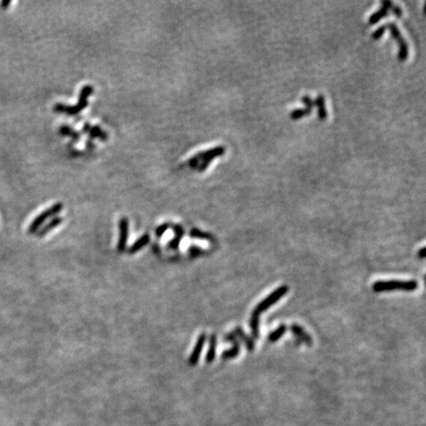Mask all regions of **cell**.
Here are the masks:
<instances>
[{"mask_svg": "<svg viewBox=\"0 0 426 426\" xmlns=\"http://www.w3.org/2000/svg\"><path fill=\"white\" fill-rule=\"evenodd\" d=\"M94 88L92 85H84L80 91L77 104L75 106H69L62 103H57L54 106V112L57 114H63L66 115H75L81 113L88 107V99L93 94Z\"/></svg>", "mask_w": 426, "mask_h": 426, "instance_id": "6da1fadb", "label": "cell"}, {"mask_svg": "<svg viewBox=\"0 0 426 426\" xmlns=\"http://www.w3.org/2000/svg\"><path fill=\"white\" fill-rule=\"evenodd\" d=\"M224 153H225L224 146H216L214 148H210L208 150L199 152L188 161V165L194 170H198L199 172H204L208 168V165L216 157L222 156Z\"/></svg>", "mask_w": 426, "mask_h": 426, "instance_id": "7a4b0ae2", "label": "cell"}, {"mask_svg": "<svg viewBox=\"0 0 426 426\" xmlns=\"http://www.w3.org/2000/svg\"><path fill=\"white\" fill-rule=\"evenodd\" d=\"M415 289H417V282L414 280L377 281L373 285V290L375 292H384V291H393V290L413 291Z\"/></svg>", "mask_w": 426, "mask_h": 426, "instance_id": "3957f363", "label": "cell"}, {"mask_svg": "<svg viewBox=\"0 0 426 426\" xmlns=\"http://www.w3.org/2000/svg\"><path fill=\"white\" fill-rule=\"evenodd\" d=\"M62 209H63V204L61 202H57V203H55L54 205H52L50 208H48L45 211H43L30 224V226L28 228V233L29 234H35V233H37L41 229V226L48 219H50V218H52L54 216H57Z\"/></svg>", "mask_w": 426, "mask_h": 426, "instance_id": "277c9868", "label": "cell"}, {"mask_svg": "<svg viewBox=\"0 0 426 426\" xmlns=\"http://www.w3.org/2000/svg\"><path fill=\"white\" fill-rule=\"evenodd\" d=\"M288 289L289 288H288L287 285L280 286L279 288H277L276 290H274L269 296H267L264 300H262L259 304H257V306L256 307V309L252 313L259 316L261 313H263L264 311H266L273 304H275L276 302H278L280 298H282L284 295H285L288 292Z\"/></svg>", "mask_w": 426, "mask_h": 426, "instance_id": "5b68a950", "label": "cell"}, {"mask_svg": "<svg viewBox=\"0 0 426 426\" xmlns=\"http://www.w3.org/2000/svg\"><path fill=\"white\" fill-rule=\"evenodd\" d=\"M387 28L390 29L392 37L396 40V42L398 45V48H399V50H398V59L400 61L405 60L407 58V57H408V48H407L406 42L404 41L403 37L401 36V34L399 32L398 26L395 23H390L387 26Z\"/></svg>", "mask_w": 426, "mask_h": 426, "instance_id": "8992f818", "label": "cell"}, {"mask_svg": "<svg viewBox=\"0 0 426 426\" xmlns=\"http://www.w3.org/2000/svg\"><path fill=\"white\" fill-rule=\"evenodd\" d=\"M118 228H119V237L117 241L116 250L118 253H123L126 249V244L128 240V233H129V222L126 217H122L118 222Z\"/></svg>", "mask_w": 426, "mask_h": 426, "instance_id": "52a82bcc", "label": "cell"}, {"mask_svg": "<svg viewBox=\"0 0 426 426\" xmlns=\"http://www.w3.org/2000/svg\"><path fill=\"white\" fill-rule=\"evenodd\" d=\"M82 130H83L84 133L88 134L91 138H97V139H100V140H103V141H106L109 138L108 132L106 130H104L98 124L92 125L89 122H85L84 125H83Z\"/></svg>", "mask_w": 426, "mask_h": 426, "instance_id": "ba28073f", "label": "cell"}, {"mask_svg": "<svg viewBox=\"0 0 426 426\" xmlns=\"http://www.w3.org/2000/svg\"><path fill=\"white\" fill-rule=\"evenodd\" d=\"M205 341H206V334H205V333H202V334L199 335V337L198 338V341H197V342H196V345H195V347H194V350H193V352H192V355H191L190 358H189V365H190V366L194 367V366H196V365L198 364V362H199V357H200V354H201V351H202V349H203V346H204Z\"/></svg>", "mask_w": 426, "mask_h": 426, "instance_id": "9c48e42d", "label": "cell"}, {"mask_svg": "<svg viewBox=\"0 0 426 426\" xmlns=\"http://www.w3.org/2000/svg\"><path fill=\"white\" fill-rule=\"evenodd\" d=\"M382 8L380 9V10H378L377 12H375L370 18H369V21H368V23L370 24V25H374V24H376L378 21H380L381 19H383L384 17H386L387 15H388V13H389V10L392 8V6H393V3L391 2V1H389V0H384V1H382Z\"/></svg>", "mask_w": 426, "mask_h": 426, "instance_id": "30bf717a", "label": "cell"}, {"mask_svg": "<svg viewBox=\"0 0 426 426\" xmlns=\"http://www.w3.org/2000/svg\"><path fill=\"white\" fill-rule=\"evenodd\" d=\"M171 227L173 228V232L175 233V237L168 243V249L177 250L180 246V242L184 238L185 229L183 228V226H181L179 224H174V225L172 224Z\"/></svg>", "mask_w": 426, "mask_h": 426, "instance_id": "8fae6325", "label": "cell"}, {"mask_svg": "<svg viewBox=\"0 0 426 426\" xmlns=\"http://www.w3.org/2000/svg\"><path fill=\"white\" fill-rule=\"evenodd\" d=\"M290 329H291L292 334L296 337V339H297L300 342H304V343H306V344H308V345H311V344H312L313 341H312L311 336H310L309 334H307L306 331H305L301 326H299V325H297V324H293V325L291 326Z\"/></svg>", "mask_w": 426, "mask_h": 426, "instance_id": "7c38bea8", "label": "cell"}, {"mask_svg": "<svg viewBox=\"0 0 426 426\" xmlns=\"http://www.w3.org/2000/svg\"><path fill=\"white\" fill-rule=\"evenodd\" d=\"M62 221H63V219H62L61 217H59V216H55L51 221L48 222V224H46L43 228H41V229L37 232L38 237H39V238H43V237H45V236H46L47 234H49L52 230H54V229H56L57 227H58V226L62 223Z\"/></svg>", "mask_w": 426, "mask_h": 426, "instance_id": "4fadbf2b", "label": "cell"}, {"mask_svg": "<svg viewBox=\"0 0 426 426\" xmlns=\"http://www.w3.org/2000/svg\"><path fill=\"white\" fill-rule=\"evenodd\" d=\"M149 241H150V237H149L148 234L142 235L141 237H139V238L136 240V242H134V243L130 246V248H129L128 251H127L128 254H129V255H133V254L137 253V252L140 251L142 248H144V247L149 243Z\"/></svg>", "mask_w": 426, "mask_h": 426, "instance_id": "5bb4252c", "label": "cell"}, {"mask_svg": "<svg viewBox=\"0 0 426 426\" xmlns=\"http://www.w3.org/2000/svg\"><path fill=\"white\" fill-rule=\"evenodd\" d=\"M59 134L65 137H69L74 142H77L81 139V134L67 124H62L59 127Z\"/></svg>", "mask_w": 426, "mask_h": 426, "instance_id": "9a60e30c", "label": "cell"}, {"mask_svg": "<svg viewBox=\"0 0 426 426\" xmlns=\"http://www.w3.org/2000/svg\"><path fill=\"white\" fill-rule=\"evenodd\" d=\"M233 334L235 335V337H238L239 339L242 340V341L245 343V345H246V347H247V349H248L249 351H253V350L255 349L254 340L251 339L250 337H248V336L245 334V332L243 331L242 328L237 327V328L234 330V333H233Z\"/></svg>", "mask_w": 426, "mask_h": 426, "instance_id": "2e32d148", "label": "cell"}, {"mask_svg": "<svg viewBox=\"0 0 426 426\" xmlns=\"http://www.w3.org/2000/svg\"><path fill=\"white\" fill-rule=\"evenodd\" d=\"M216 346H217V337L216 335H211L209 339V348L205 356L206 363H211L215 359L216 356Z\"/></svg>", "mask_w": 426, "mask_h": 426, "instance_id": "e0dca14e", "label": "cell"}, {"mask_svg": "<svg viewBox=\"0 0 426 426\" xmlns=\"http://www.w3.org/2000/svg\"><path fill=\"white\" fill-rule=\"evenodd\" d=\"M250 329L254 339H258L259 337V316L253 314L250 319Z\"/></svg>", "mask_w": 426, "mask_h": 426, "instance_id": "ac0fdd59", "label": "cell"}, {"mask_svg": "<svg viewBox=\"0 0 426 426\" xmlns=\"http://www.w3.org/2000/svg\"><path fill=\"white\" fill-rule=\"evenodd\" d=\"M190 235H191V237L194 238V239L206 240V241H210V242H214V241H215L214 237H213L211 234L206 233V232H202L201 230L197 229V228H193V229L190 231Z\"/></svg>", "mask_w": 426, "mask_h": 426, "instance_id": "d6986e66", "label": "cell"}, {"mask_svg": "<svg viewBox=\"0 0 426 426\" xmlns=\"http://www.w3.org/2000/svg\"><path fill=\"white\" fill-rule=\"evenodd\" d=\"M239 353H240V343H239V341L236 340V341L233 342V347H232L231 349H228V350L223 351L221 357H222L223 359H226V360H227V359H232V358L237 357V356L239 355Z\"/></svg>", "mask_w": 426, "mask_h": 426, "instance_id": "ffe728a7", "label": "cell"}, {"mask_svg": "<svg viewBox=\"0 0 426 426\" xmlns=\"http://www.w3.org/2000/svg\"><path fill=\"white\" fill-rule=\"evenodd\" d=\"M314 105H316L318 107L319 110V117L321 120H324L327 118V109H326V104H325V98L323 96H319L315 101H314Z\"/></svg>", "mask_w": 426, "mask_h": 426, "instance_id": "44dd1931", "label": "cell"}, {"mask_svg": "<svg viewBox=\"0 0 426 426\" xmlns=\"http://www.w3.org/2000/svg\"><path fill=\"white\" fill-rule=\"evenodd\" d=\"M286 330H287V328H286L285 325H280L276 330L272 331L268 335V337H267L268 341L269 342H275V341H277L284 334H285Z\"/></svg>", "mask_w": 426, "mask_h": 426, "instance_id": "7402d4cb", "label": "cell"}, {"mask_svg": "<svg viewBox=\"0 0 426 426\" xmlns=\"http://www.w3.org/2000/svg\"><path fill=\"white\" fill-rule=\"evenodd\" d=\"M310 114L311 113L307 109H296L295 111H293L290 114V117L292 119H299V118L303 117L304 115H307V114Z\"/></svg>", "mask_w": 426, "mask_h": 426, "instance_id": "603a6c76", "label": "cell"}, {"mask_svg": "<svg viewBox=\"0 0 426 426\" xmlns=\"http://www.w3.org/2000/svg\"><path fill=\"white\" fill-rule=\"evenodd\" d=\"M202 255H204V251L202 249H200L199 247L192 246L189 249V256L191 257H197V256H202Z\"/></svg>", "mask_w": 426, "mask_h": 426, "instance_id": "cb8c5ba5", "label": "cell"}, {"mask_svg": "<svg viewBox=\"0 0 426 426\" xmlns=\"http://www.w3.org/2000/svg\"><path fill=\"white\" fill-rule=\"evenodd\" d=\"M172 226V224L170 223V222H167V223H163L162 225H160L159 227H157L156 228V230H155V235H156V237L157 238H160L170 227Z\"/></svg>", "mask_w": 426, "mask_h": 426, "instance_id": "d4e9b609", "label": "cell"}, {"mask_svg": "<svg viewBox=\"0 0 426 426\" xmlns=\"http://www.w3.org/2000/svg\"><path fill=\"white\" fill-rule=\"evenodd\" d=\"M302 101H303V103H304L305 106H306L305 109H307V110L311 113V112H312V109H313V107H314V101H313L309 96H305V97H303V98H302Z\"/></svg>", "mask_w": 426, "mask_h": 426, "instance_id": "484cf974", "label": "cell"}, {"mask_svg": "<svg viewBox=\"0 0 426 426\" xmlns=\"http://www.w3.org/2000/svg\"><path fill=\"white\" fill-rule=\"evenodd\" d=\"M386 29H387V26H381V27H379V28H378V29L373 33L372 38H373L374 40H378V39H380V38L383 36V34L385 33Z\"/></svg>", "mask_w": 426, "mask_h": 426, "instance_id": "4316f807", "label": "cell"}, {"mask_svg": "<svg viewBox=\"0 0 426 426\" xmlns=\"http://www.w3.org/2000/svg\"><path fill=\"white\" fill-rule=\"evenodd\" d=\"M391 9H392L393 12L397 15V17H400V16H401L402 11H401V8H400L399 6H398V5H394V4H393V6H392Z\"/></svg>", "mask_w": 426, "mask_h": 426, "instance_id": "83f0119b", "label": "cell"}, {"mask_svg": "<svg viewBox=\"0 0 426 426\" xmlns=\"http://www.w3.org/2000/svg\"><path fill=\"white\" fill-rule=\"evenodd\" d=\"M224 340H225V341H230V342H234L235 341H236V337H235V335L233 334V333H231V334H228V335H226L225 337H224Z\"/></svg>", "mask_w": 426, "mask_h": 426, "instance_id": "f1b7e54d", "label": "cell"}, {"mask_svg": "<svg viewBox=\"0 0 426 426\" xmlns=\"http://www.w3.org/2000/svg\"><path fill=\"white\" fill-rule=\"evenodd\" d=\"M10 4H11V0H2V1L0 2V7L2 9H7Z\"/></svg>", "mask_w": 426, "mask_h": 426, "instance_id": "f546056e", "label": "cell"}, {"mask_svg": "<svg viewBox=\"0 0 426 426\" xmlns=\"http://www.w3.org/2000/svg\"><path fill=\"white\" fill-rule=\"evenodd\" d=\"M418 257L421 258V259H424V258H425V248H424V247L421 248L420 251L418 252Z\"/></svg>", "mask_w": 426, "mask_h": 426, "instance_id": "4dcf8cb0", "label": "cell"}]
</instances>
